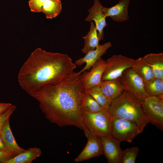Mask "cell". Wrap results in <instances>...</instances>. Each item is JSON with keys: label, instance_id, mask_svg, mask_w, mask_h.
<instances>
[{"label": "cell", "instance_id": "6da1fadb", "mask_svg": "<svg viewBox=\"0 0 163 163\" xmlns=\"http://www.w3.org/2000/svg\"><path fill=\"white\" fill-rule=\"evenodd\" d=\"M81 74L74 72L60 82L46 86L30 95L39 103L46 118L59 127L72 126L88 129L82 119L81 100L84 91Z\"/></svg>", "mask_w": 163, "mask_h": 163}, {"label": "cell", "instance_id": "7a4b0ae2", "mask_svg": "<svg viewBox=\"0 0 163 163\" xmlns=\"http://www.w3.org/2000/svg\"><path fill=\"white\" fill-rule=\"evenodd\" d=\"M76 68L68 55L48 52L38 48L21 66L18 81L21 88L30 95L46 86L60 82Z\"/></svg>", "mask_w": 163, "mask_h": 163}, {"label": "cell", "instance_id": "3957f363", "mask_svg": "<svg viewBox=\"0 0 163 163\" xmlns=\"http://www.w3.org/2000/svg\"><path fill=\"white\" fill-rule=\"evenodd\" d=\"M108 110L112 118L134 122L143 131L149 123L143 113L141 101L126 90L113 101Z\"/></svg>", "mask_w": 163, "mask_h": 163}, {"label": "cell", "instance_id": "277c9868", "mask_svg": "<svg viewBox=\"0 0 163 163\" xmlns=\"http://www.w3.org/2000/svg\"><path fill=\"white\" fill-rule=\"evenodd\" d=\"M84 123L88 130L98 138L111 136L112 118L108 109L91 113L81 110Z\"/></svg>", "mask_w": 163, "mask_h": 163}, {"label": "cell", "instance_id": "5b68a950", "mask_svg": "<svg viewBox=\"0 0 163 163\" xmlns=\"http://www.w3.org/2000/svg\"><path fill=\"white\" fill-rule=\"evenodd\" d=\"M143 111L148 123L163 130V97L148 96L141 101Z\"/></svg>", "mask_w": 163, "mask_h": 163}, {"label": "cell", "instance_id": "8992f818", "mask_svg": "<svg viewBox=\"0 0 163 163\" xmlns=\"http://www.w3.org/2000/svg\"><path fill=\"white\" fill-rule=\"evenodd\" d=\"M136 59L121 55H115L105 61V66L101 81L114 80L120 78L127 69L133 67Z\"/></svg>", "mask_w": 163, "mask_h": 163}, {"label": "cell", "instance_id": "52a82bcc", "mask_svg": "<svg viewBox=\"0 0 163 163\" xmlns=\"http://www.w3.org/2000/svg\"><path fill=\"white\" fill-rule=\"evenodd\" d=\"M142 132L140 127L134 122L112 118L111 135L118 141L131 143L136 136Z\"/></svg>", "mask_w": 163, "mask_h": 163}, {"label": "cell", "instance_id": "ba28073f", "mask_svg": "<svg viewBox=\"0 0 163 163\" xmlns=\"http://www.w3.org/2000/svg\"><path fill=\"white\" fill-rule=\"evenodd\" d=\"M119 78L124 90L140 101L149 96L145 89L143 80L133 67L126 69Z\"/></svg>", "mask_w": 163, "mask_h": 163}, {"label": "cell", "instance_id": "9c48e42d", "mask_svg": "<svg viewBox=\"0 0 163 163\" xmlns=\"http://www.w3.org/2000/svg\"><path fill=\"white\" fill-rule=\"evenodd\" d=\"M105 66V61L100 58L92 66L89 71H84L81 74V82L85 91L100 84Z\"/></svg>", "mask_w": 163, "mask_h": 163}, {"label": "cell", "instance_id": "30bf717a", "mask_svg": "<svg viewBox=\"0 0 163 163\" xmlns=\"http://www.w3.org/2000/svg\"><path fill=\"white\" fill-rule=\"evenodd\" d=\"M88 139L87 143L82 152L74 159L75 162L82 161L90 158L99 157L103 155L100 138L91 133L88 130L84 132Z\"/></svg>", "mask_w": 163, "mask_h": 163}, {"label": "cell", "instance_id": "8fae6325", "mask_svg": "<svg viewBox=\"0 0 163 163\" xmlns=\"http://www.w3.org/2000/svg\"><path fill=\"white\" fill-rule=\"evenodd\" d=\"M102 147L103 155L109 163H122L123 151L121 149L120 142L111 135L100 138Z\"/></svg>", "mask_w": 163, "mask_h": 163}, {"label": "cell", "instance_id": "7c38bea8", "mask_svg": "<svg viewBox=\"0 0 163 163\" xmlns=\"http://www.w3.org/2000/svg\"><path fill=\"white\" fill-rule=\"evenodd\" d=\"M103 7L99 0H94L93 5L88 10L89 14L85 20L87 21H94L100 40L104 38V30L107 25L106 20V17L103 11Z\"/></svg>", "mask_w": 163, "mask_h": 163}, {"label": "cell", "instance_id": "4fadbf2b", "mask_svg": "<svg viewBox=\"0 0 163 163\" xmlns=\"http://www.w3.org/2000/svg\"><path fill=\"white\" fill-rule=\"evenodd\" d=\"M112 46L111 43L108 42L104 44L99 45L95 50L90 51L83 57L80 58L76 61V66H80L86 63L85 67L79 72V74H81L84 71L89 70L95 63L106 52L107 50Z\"/></svg>", "mask_w": 163, "mask_h": 163}, {"label": "cell", "instance_id": "5bb4252c", "mask_svg": "<svg viewBox=\"0 0 163 163\" xmlns=\"http://www.w3.org/2000/svg\"><path fill=\"white\" fill-rule=\"evenodd\" d=\"M130 0H120L115 5L110 8L103 7L105 16L110 17L113 21L120 22L129 19L128 9Z\"/></svg>", "mask_w": 163, "mask_h": 163}, {"label": "cell", "instance_id": "9a60e30c", "mask_svg": "<svg viewBox=\"0 0 163 163\" xmlns=\"http://www.w3.org/2000/svg\"><path fill=\"white\" fill-rule=\"evenodd\" d=\"M99 85L104 94L112 102L124 90L119 78L101 81Z\"/></svg>", "mask_w": 163, "mask_h": 163}, {"label": "cell", "instance_id": "2e32d148", "mask_svg": "<svg viewBox=\"0 0 163 163\" xmlns=\"http://www.w3.org/2000/svg\"><path fill=\"white\" fill-rule=\"evenodd\" d=\"M0 135L6 148L11 153L17 155L26 150L21 147L17 143L10 127L9 119L4 126Z\"/></svg>", "mask_w": 163, "mask_h": 163}, {"label": "cell", "instance_id": "e0dca14e", "mask_svg": "<svg viewBox=\"0 0 163 163\" xmlns=\"http://www.w3.org/2000/svg\"><path fill=\"white\" fill-rule=\"evenodd\" d=\"M142 58L151 68L155 78L163 80V53H149Z\"/></svg>", "mask_w": 163, "mask_h": 163}, {"label": "cell", "instance_id": "ac0fdd59", "mask_svg": "<svg viewBox=\"0 0 163 163\" xmlns=\"http://www.w3.org/2000/svg\"><path fill=\"white\" fill-rule=\"evenodd\" d=\"M42 154L41 149L36 147H30L7 161L5 163H31Z\"/></svg>", "mask_w": 163, "mask_h": 163}, {"label": "cell", "instance_id": "d6986e66", "mask_svg": "<svg viewBox=\"0 0 163 163\" xmlns=\"http://www.w3.org/2000/svg\"><path fill=\"white\" fill-rule=\"evenodd\" d=\"M82 38L85 40V43L81 50L85 54L90 51L95 50L99 45L100 40L98 37L95 24L93 21L91 22L89 31L86 36Z\"/></svg>", "mask_w": 163, "mask_h": 163}, {"label": "cell", "instance_id": "ffe728a7", "mask_svg": "<svg viewBox=\"0 0 163 163\" xmlns=\"http://www.w3.org/2000/svg\"><path fill=\"white\" fill-rule=\"evenodd\" d=\"M62 5L60 0H46L42 6L41 12L47 19L56 18L61 12Z\"/></svg>", "mask_w": 163, "mask_h": 163}, {"label": "cell", "instance_id": "44dd1931", "mask_svg": "<svg viewBox=\"0 0 163 163\" xmlns=\"http://www.w3.org/2000/svg\"><path fill=\"white\" fill-rule=\"evenodd\" d=\"M81 110L91 113L98 112L104 109L84 90L81 95Z\"/></svg>", "mask_w": 163, "mask_h": 163}, {"label": "cell", "instance_id": "7402d4cb", "mask_svg": "<svg viewBox=\"0 0 163 163\" xmlns=\"http://www.w3.org/2000/svg\"><path fill=\"white\" fill-rule=\"evenodd\" d=\"M133 68L144 82L155 78L152 69L142 60V57L136 59Z\"/></svg>", "mask_w": 163, "mask_h": 163}, {"label": "cell", "instance_id": "603a6c76", "mask_svg": "<svg viewBox=\"0 0 163 163\" xmlns=\"http://www.w3.org/2000/svg\"><path fill=\"white\" fill-rule=\"evenodd\" d=\"M144 83L145 91L149 96L163 97V80L155 78Z\"/></svg>", "mask_w": 163, "mask_h": 163}, {"label": "cell", "instance_id": "cb8c5ba5", "mask_svg": "<svg viewBox=\"0 0 163 163\" xmlns=\"http://www.w3.org/2000/svg\"><path fill=\"white\" fill-rule=\"evenodd\" d=\"M85 91L91 95L103 108H110L112 102L104 94L99 85L92 87Z\"/></svg>", "mask_w": 163, "mask_h": 163}, {"label": "cell", "instance_id": "d4e9b609", "mask_svg": "<svg viewBox=\"0 0 163 163\" xmlns=\"http://www.w3.org/2000/svg\"><path fill=\"white\" fill-rule=\"evenodd\" d=\"M139 149L136 146L127 148L123 151L122 163H135Z\"/></svg>", "mask_w": 163, "mask_h": 163}, {"label": "cell", "instance_id": "484cf974", "mask_svg": "<svg viewBox=\"0 0 163 163\" xmlns=\"http://www.w3.org/2000/svg\"><path fill=\"white\" fill-rule=\"evenodd\" d=\"M17 108L14 105L12 104L7 110L0 115V135L3 127L6 122Z\"/></svg>", "mask_w": 163, "mask_h": 163}, {"label": "cell", "instance_id": "4316f807", "mask_svg": "<svg viewBox=\"0 0 163 163\" xmlns=\"http://www.w3.org/2000/svg\"><path fill=\"white\" fill-rule=\"evenodd\" d=\"M46 0H30L28 2L30 11L35 12H41L43 5Z\"/></svg>", "mask_w": 163, "mask_h": 163}, {"label": "cell", "instance_id": "83f0119b", "mask_svg": "<svg viewBox=\"0 0 163 163\" xmlns=\"http://www.w3.org/2000/svg\"><path fill=\"white\" fill-rule=\"evenodd\" d=\"M16 155L12 153L0 151V163H5L7 161Z\"/></svg>", "mask_w": 163, "mask_h": 163}, {"label": "cell", "instance_id": "f1b7e54d", "mask_svg": "<svg viewBox=\"0 0 163 163\" xmlns=\"http://www.w3.org/2000/svg\"><path fill=\"white\" fill-rule=\"evenodd\" d=\"M12 104L10 103L0 102V115L7 110Z\"/></svg>", "mask_w": 163, "mask_h": 163}, {"label": "cell", "instance_id": "f546056e", "mask_svg": "<svg viewBox=\"0 0 163 163\" xmlns=\"http://www.w3.org/2000/svg\"><path fill=\"white\" fill-rule=\"evenodd\" d=\"M0 151L8 153H11L8 150V149L6 148L5 144L4 143V141L2 139L1 136L0 135Z\"/></svg>", "mask_w": 163, "mask_h": 163}]
</instances>
